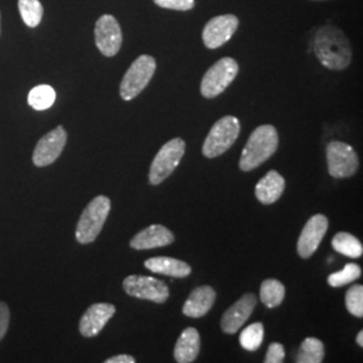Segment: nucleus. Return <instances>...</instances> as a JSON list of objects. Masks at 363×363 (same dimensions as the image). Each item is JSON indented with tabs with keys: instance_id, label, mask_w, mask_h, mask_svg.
I'll list each match as a JSON object with an SVG mask.
<instances>
[{
	"instance_id": "obj_1",
	"label": "nucleus",
	"mask_w": 363,
	"mask_h": 363,
	"mask_svg": "<svg viewBox=\"0 0 363 363\" xmlns=\"http://www.w3.org/2000/svg\"><path fill=\"white\" fill-rule=\"evenodd\" d=\"M313 52L320 64L330 70H343L350 65V42L345 33L335 26H322L313 38Z\"/></svg>"
},
{
	"instance_id": "obj_2",
	"label": "nucleus",
	"mask_w": 363,
	"mask_h": 363,
	"mask_svg": "<svg viewBox=\"0 0 363 363\" xmlns=\"http://www.w3.org/2000/svg\"><path fill=\"white\" fill-rule=\"evenodd\" d=\"M279 147V133L273 125H259L252 132L242 150L240 159V169L252 171L257 169L276 152Z\"/></svg>"
},
{
	"instance_id": "obj_3",
	"label": "nucleus",
	"mask_w": 363,
	"mask_h": 363,
	"mask_svg": "<svg viewBox=\"0 0 363 363\" xmlns=\"http://www.w3.org/2000/svg\"><path fill=\"white\" fill-rule=\"evenodd\" d=\"M111 211V199L105 195L96 196L82 211L76 229L79 244H91L101 233L105 220Z\"/></svg>"
},
{
	"instance_id": "obj_4",
	"label": "nucleus",
	"mask_w": 363,
	"mask_h": 363,
	"mask_svg": "<svg viewBox=\"0 0 363 363\" xmlns=\"http://www.w3.org/2000/svg\"><path fill=\"white\" fill-rule=\"evenodd\" d=\"M156 70L154 57L143 54L133 61L120 84V96L123 100L130 101L147 88Z\"/></svg>"
},
{
	"instance_id": "obj_5",
	"label": "nucleus",
	"mask_w": 363,
	"mask_h": 363,
	"mask_svg": "<svg viewBox=\"0 0 363 363\" xmlns=\"http://www.w3.org/2000/svg\"><path fill=\"white\" fill-rule=\"evenodd\" d=\"M240 130L241 124L237 117H222L208 132L202 147V154L210 159L225 154L238 139Z\"/></svg>"
},
{
	"instance_id": "obj_6",
	"label": "nucleus",
	"mask_w": 363,
	"mask_h": 363,
	"mask_svg": "<svg viewBox=\"0 0 363 363\" xmlns=\"http://www.w3.org/2000/svg\"><path fill=\"white\" fill-rule=\"evenodd\" d=\"M238 64L237 61L225 57L217 61L214 65L205 73L201 82V93L205 99L218 97L220 93L228 89V86L234 81L238 74Z\"/></svg>"
},
{
	"instance_id": "obj_7",
	"label": "nucleus",
	"mask_w": 363,
	"mask_h": 363,
	"mask_svg": "<svg viewBox=\"0 0 363 363\" xmlns=\"http://www.w3.org/2000/svg\"><path fill=\"white\" fill-rule=\"evenodd\" d=\"M184 152L186 143L179 138H175L164 144L152 160L150 169V183L152 186H157L162 182L166 181L179 166Z\"/></svg>"
},
{
	"instance_id": "obj_8",
	"label": "nucleus",
	"mask_w": 363,
	"mask_h": 363,
	"mask_svg": "<svg viewBox=\"0 0 363 363\" xmlns=\"http://www.w3.org/2000/svg\"><path fill=\"white\" fill-rule=\"evenodd\" d=\"M325 152L328 172L335 179L350 178L359 167L358 155L350 144L334 140L328 143Z\"/></svg>"
},
{
	"instance_id": "obj_9",
	"label": "nucleus",
	"mask_w": 363,
	"mask_h": 363,
	"mask_svg": "<svg viewBox=\"0 0 363 363\" xmlns=\"http://www.w3.org/2000/svg\"><path fill=\"white\" fill-rule=\"evenodd\" d=\"M123 286L132 298L150 300L157 304L164 303L169 296V286L166 283L150 276L132 274L123 281Z\"/></svg>"
},
{
	"instance_id": "obj_10",
	"label": "nucleus",
	"mask_w": 363,
	"mask_h": 363,
	"mask_svg": "<svg viewBox=\"0 0 363 363\" xmlns=\"http://www.w3.org/2000/svg\"><path fill=\"white\" fill-rule=\"evenodd\" d=\"M96 46L105 57H115L121 49L123 33L116 18L105 13L99 18L94 27Z\"/></svg>"
},
{
	"instance_id": "obj_11",
	"label": "nucleus",
	"mask_w": 363,
	"mask_h": 363,
	"mask_svg": "<svg viewBox=\"0 0 363 363\" xmlns=\"http://www.w3.org/2000/svg\"><path fill=\"white\" fill-rule=\"evenodd\" d=\"M66 142L67 132L62 125H58L57 128L46 133L37 143L33 154V163L37 167L50 166L62 154Z\"/></svg>"
},
{
	"instance_id": "obj_12",
	"label": "nucleus",
	"mask_w": 363,
	"mask_h": 363,
	"mask_svg": "<svg viewBox=\"0 0 363 363\" xmlns=\"http://www.w3.org/2000/svg\"><path fill=\"white\" fill-rule=\"evenodd\" d=\"M240 21L235 15L226 13L210 19L202 33L203 43L208 49H218L229 42L237 31Z\"/></svg>"
},
{
	"instance_id": "obj_13",
	"label": "nucleus",
	"mask_w": 363,
	"mask_h": 363,
	"mask_svg": "<svg viewBox=\"0 0 363 363\" xmlns=\"http://www.w3.org/2000/svg\"><path fill=\"white\" fill-rule=\"evenodd\" d=\"M328 229V220L323 214L312 216L298 237V253L301 259H310L318 250Z\"/></svg>"
},
{
	"instance_id": "obj_14",
	"label": "nucleus",
	"mask_w": 363,
	"mask_h": 363,
	"mask_svg": "<svg viewBox=\"0 0 363 363\" xmlns=\"http://www.w3.org/2000/svg\"><path fill=\"white\" fill-rule=\"evenodd\" d=\"M257 304V298L253 294H245L240 300H237L232 307H229L222 319L220 328L225 334H235L242 325L247 323L252 312Z\"/></svg>"
},
{
	"instance_id": "obj_15",
	"label": "nucleus",
	"mask_w": 363,
	"mask_h": 363,
	"mask_svg": "<svg viewBox=\"0 0 363 363\" xmlns=\"http://www.w3.org/2000/svg\"><path fill=\"white\" fill-rule=\"evenodd\" d=\"M116 312V307L109 303L91 304L79 320V333L85 337L99 335L106 323L112 319Z\"/></svg>"
},
{
	"instance_id": "obj_16",
	"label": "nucleus",
	"mask_w": 363,
	"mask_h": 363,
	"mask_svg": "<svg viewBox=\"0 0 363 363\" xmlns=\"http://www.w3.org/2000/svg\"><path fill=\"white\" fill-rule=\"evenodd\" d=\"M175 235L163 225H151L136 234L130 245L135 250H150L155 247H167L172 244Z\"/></svg>"
},
{
	"instance_id": "obj_17",
	"label": "nucleus",
	"mask_w": 363,
	"mask_h": 363,
	"mask_svg": "<svg viewBox=\"0 0 363 363\" xmlns=\"http://www.w3.org/2000/svg\"><path fill=\"white\" fill-rule=\"evenodd\" d=\"M217 294L210 286L195 288L183 306V313L189 318H202L208 313L216 303Z\"/></svg>"
},
{
	"instance_id": "obj_18",
	"label": "nucleus",
	"mask_w": 363,
	"mask_h": 363,
	"mask_svg": "<svg viewBox=\"0 0 363 363\" xmlns=\"http://www.w3.org/2000/svg\"><path fill=\"white\" fill-rule=\"evenodd\" d=\"M286 190V179L277 171H269L256 186V198L262 205H272Z\"/></svg>"
},
{
	"instance_id": "obj_19",
	"label": "nucleus",
	"mask_w": 363,
	"mask_h": 363,
	"mask_svg": "<svg viewBox=\"0 0 363 363\" xmlns=\"http://www.w3.org/2000/svg\"><path fill=\"white\" fill-rule=\"evenodd\" d=\"M201 350V337L199 333L194 327L186 328L178 339L175 349H174V358L178 363H191L199 355Z\"/></svg>"
},
{
	"instance_id": "obj_20",
	"label": "nucleus",
	"mask_w": 363,
	"mask_h": 363,
	"mask_svg": "<svg viewBox=\"0 0 363 363\" xmlns=\"http://www.w3.org/2000/svg\"><path fill=\"white\" fill-rule=\"evenodd\" d=\"M144 267L151 272L166 274L175 279L187 277L191 273V267L186 261L172 257H152L144 262Z\"/></svg>"
},
{
	"instance_id": "obj_21",
	"label": "nucleus",
	"mask_w": 363,
	"mask_h": 363,
	"mask_svg": "<svg viewBox=\"0 0 363 363\" xmlns=\"http://www.w3.org/2000/svg\"><path fill=\"white\" fill-rule=\"evenodd\" d=\"M259 298L268 308L279 307L286 298V286L276 279H267L259 286Z\"/></svg>"
},
{
	"instance_id": "obj_22",
	"label": "nucleus",
	"mask_w": 363,
	"mask_h": 363,
	"mask_svg": "<svg viewBox=\"0 0 363 363\" xmlns=\"http://www.w3.org/2000/svg\"><path fill=\"white\" fill-rule=\"evenodd\" d=\"M325 358V345L320 339L307 337L301 342L296 354L298 363H320Z\"/></svg>"
},
{
	"instance_id": "obj_23",
	"label": "nucleus",
	"mask_w": 363,
	"mask_h": 363,
	"mask_svg": "<svg viewBox=\"0 0 363 363\" xmlns=\"http://www.w3.org/2000/svg\"><path fill=\"white\" fill-rule=\"evenodd\" d=\"M333 247L337 253L350 259H359L363 255L362 242L355 235L346 232H340L333 238Z\"/></svg>"
},
{
	"instance_id": "obj_24",
	"label": "nucleus",
	"mask_w": 363,
	"mask_h": 363,
	"mask_svg": "<svg viewBox=\"0 0 363 363\" xmlns=\"http://www.w3.org/2000/svg\"><path fill=\"white\" fill-rule=\"evenodd\" d=\"M55 91L50 85H38L28 93L27 103L35 111H46L55 103Z\"/></svg>"
},
{
	"instance_id": "obj_25",
	"label": "nucleus",
	"mask_w": 363,
	"mask_h": 363,
	"mask_svg": "<svg viewBox=\"0 0 363 363\" xmlns=\"http://www.w3.org/2000/svg\"><path fill=\"white\" fill-rule=\"evenodd\" d=\"M18 7L26 26H38L43 16V6L39 0H18Z\"/></svg>"
},
{
	"instance_id": "obj_26",
	"label": "nucleus",
	"mask_w": 363,
	"mask_h": 363,
	"mask_svg": "<svg viewBox=\"0 0 363 363\" xmlns=\"http://www.w3.org/2000/svg\"><path fill=\"white\" fill-rule=\"evenodd\" d=\"M264 340V325L261 323H253L247 325L240 334V345L247 351L259 350Z\"/></svg>"
},
{
	"instance_id": "obj_27",
	"label": "nucleus",
	"mask_w": 363,
	"mask_h": 363,
	"mask_svg": "<svg viewBox=\"0 0 363 363\" xmlns=\"http://www.w3.org/2000/svg\"><path fill=\"white\" fill-rule=\"evenodd\" d=\"M361 276H362L361 267L354 264V262H350L342 271L330 274L327 281H328L330 286L339 288V286H347L352 281L358 280Z\"/></svg>"
},
{
	"instance_id": "obj_28",
	"label": "nucleus",
	"mask_w": 363,
	"mask_h": 363,
	"mask_svg": "<svg viewBox=\"0 0 363 363\" xmlns=\"http://www.w3.org/2000/svg\"><path fill=\"white\" fill-rule=\"evenodd\" d=\"M346 308L357 318L363 316V286L357 284L346 292Z\"/></svg>"
},
{
	"instance_id": "obj_29",
	"label": "nucleus",
	"mask_w": 363,
	"mask_h": 363,
	"mask_svg": "<svg viewBox=\"0 0 363 363\" xmlns=\"http://www.w3.org/2000/svg\"><path fill=\"white\" fill-rule=\"evenodd\" d=\"M154 3L162 9L174 11H189L194 7V0H154Z\"/></svg>"
},
{
	"instance_id": "obj_30",
	"label": "nucleus",
	"mask_w": 363,
	"mask_h": 363,
	"mask_svg": "<svg viewBox=\"0 0 363 363\" xmlns=\"http://www.w3.org/2000/svg\"><path fill=\"white\" fill-rule=\"evenodd\" d=\"M284 358H286V350L283 347V345L280 343H272L268 351H267V355H265V363H281L284 362Z\"/></svg>"
},
{
	"instance_id": "obj_31",
	"label": "nucleus",
	"mask_w": 363,
	"mask_h": 363,
	"mask_svg": "<svg viewBox=\"0 0 363 363\" xmlns=\"http://www.w3.org/2000/svg\"><path fill=\"white\" fill-rule=\"evenodd\" d=\"M10 325V308L4 301H0V340L4 337Z\"/></svg>"
},
{
	"instance_id": "obj_32",
	"label": "nucleus",
	"mask_w": 363,
	"mask_h": 363,
	"mask_svg": "<svg viewBox=\"0 0 363 363\" xmlns=\"http://www.w3.org/2000/svg\"><path fill=\"white\" fill-rule=\"evenodd\" d=\"M136 359L130 355H125V354H121V355H116V357H112V358H108L105 363H135Z\"/></svg>"
},
{
	"instance_id": "obj_33",
	"label": "nucleus",
	"mask_w": 363,
	"mask_h": 363,
	"mask_svg": "<svg viewBox=\"0 0 363 363\" xmlns=\"http://www.w3.org/2000/svg\"><path fill=\"white\" fill-rule=\"evenodd\" d=\"M357 343L362 347L363 346V331L358 333V337H357Z\"/></svg>"
},
{
	"instance_id": "obj_34",
	"label": "nucleus",
	"mask_w": 363,
	"mask_h": 363,
	"mask_svg": "<svg viewBox=\"0 0 363 363\" xmlns=\"http://www.w3.org/2000/svg\"><path fill=\"white\" fill-rule=\"evenodd\" d=\"M313 1H323V0H313Z\"/></svg>"
},
{
	"instance_id": "obj_35",
	"label": "nucleus",
	"mask_w": 363,
	"mask_h": 363,
	"mask_svg": "<svg viewBox=\"0 0 363 363\" xmlns=\"http://www.w3.org/2000/svg\"><path fill=\"white\" fill-rule=\"evenodd\" d=\"M0 30H1V27H0Z\"/></svg>"
}]
</instances>
